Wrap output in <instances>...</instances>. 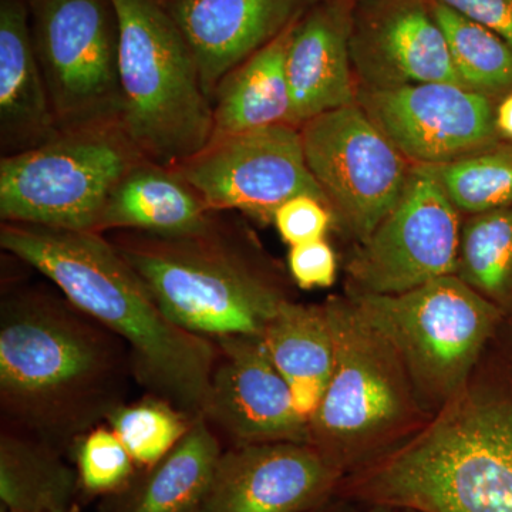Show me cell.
Segmentation results:
<instances>
[{"label":"cell","instance_id":"obj_1","mask_svg":"<svg viewBox=\"0 0 512 512\" xmlns=\"http://www.w3.org/2000/svg\"><path fill=\"white\" fill-rule=\"evenodd\" d=\"M133 382L126 343L55 285L3 288L2 426L73 453L82 437L127 403Z\"/></svg>","mask_w":512,"mask_h":512},{"label":"cell","instance_id":"obj_2","mask_svg":"<svg viewBox=\"0 0 512 512\" xmlns=\"http://www.w3.org/2000/svg\"><path fill=\"white\" fill-rule=\"evenodd\" d=\"M0 248L119 336L144 392L174 404L192 421L204 417L217 343L167 318L106 234L2 222Z\"/></svg>","mask_w":512,"mask_h":512},{"label":"cell","instance_id":"obj_3","mask_svg":"<svg viewBox=\"0 0 512 512\" xmlns=\"http://www.w3.org/2000/svg\"><path fill=\"white\" fill-rule=\"evenodd\" d=\"M235 212L212 211L190 231L109 232L175 325L204 338L262 336L289 301L284 276Z\"/></svg>","mask_w":512,"mask_h":512},{"label":"cell","instance_id":"obj_4","mask_svg":"<svg viewBox=\"0 0 512 512\" xmlns=\"http://www.w3.org/2000/svg\"><path fill=\"white\" fill-rule=\"evenodd\" d=\"M343 491L397 511L512 512V400L466 390Z\"/></svg>","mask_w":512,"mask_h":512},{"label":"cell","instance_id":"obj_5","mask_svg":"<svg viewBox=\"0 0 512 512\" xmlns=\"http://www.w3.org/2000/svg\"><path fill=\"white\" fill-rule=\"evenodd\" d=\"M323 308L335 359L309 431L312 446L348 474L406 440L426 413L396 350L355 302L330 296Z\"/></svg>","mask_w":512,"mask_h":512},{"label":"cell","instance_id":"obj_6","mask_svg":"<svg viewBox=\"0 0 512 512\" xmlns=\"http://www.w3.org/2000/svg\"><path fill=\"white\" fill-rule=\"evenodd\" d=\"M111 3L120 32L121 127L144 157L174 167L214 136L194 55L160 0Z\"/></svg>","mask_w":512,"mask_h":512},{"label":"cell","instance_id":"obj_7","mask_svg":"<svg viewBox=\"0 0 512 512\" xmlns=\"http://www.w3.org/2000/svg\"><path fill=\"white\" fill-rule=\"evenodd\" d=\"M346 295L396 350L417 402L429 414L466 392L504 315L457 275L397 295Z\"/></svg>","mask_w":512,"mask_h":512},{"label":"cell","instance_id":"obj_8","mask_svg":"<svg viewBox=\"0 0 512 512\" xmlns=\"http://www.w3.org/2000/svg\"><path fill=\"white\" fill-rule=\"evenodd\" d=\"M141 158L121 124L60 130L0 157V221L99 232L110 192Z\"/></svg>","mask_w":512,"mask_h":512},{"label":"cell","instance_id":"obj_9","mask_svg":"<svg viewBox=\"0 0 512 512\" xmlns=\"http://www.w3.org/2000/svg\"><path fill=\"white\" fill-rule=\"evenodd\" d=\"M60 130L121 124L119 20L111 0H28Z\"/></svg>","mask_w":512,"mask_h":512},{"label":"cell","instance_id":"obj_10","mask_svg":"<svg viewBox=\"0 0 512 512\" xmlns=\"http://www.w3.org/2000/svg\"><path fill=\"white\" fill-rule=\"evenodd\" d=\"M299 130L332 228L360 244L396 207L412 164L357 103L306 121Z\"/></svg>","mask_w":512,"mask_h":512},{"label":"cell","instance_id":"obj_11","mask_svg":"<svg viewBox=\"0 0 512 512\" xmlns=\"http://www.w3.org/2000/svg\"><path fill=\"white\" fill-rule=\"evenodd\" d=\"M460 215L433 170L412 164L396 207L350 252L346 293L397 295L456 275Z\"/></svg>","mask_w":512,"mask_h":512},{"label":"cell","instance_id":"obj_12","mask_svg":"<svg viewBox=\"0 0 512 512\" xmlns=\"http://www.w3.org/2000/svg\"><path fill=\"white\" fill-rule=\"evenodd\" d=\"M212 211L235 212L272 224L276 210L298 195L325 202L303 151L301 130L278 124L211 138L174 165Z\"/></svg>","mask_w":512,"mask_h":512},{"label":"cell","instance_id":"obj_13","mask_svg":"<svg viewBox=\"0 0 512 512\" xmlns=\"http://www.w3.org/2000/svg\"><path fill=\"white\" fill-rule=\"evenodd\" d=\"M357 104L410 164L437 167L503 140L498 101L451 83L357 90Z\"/></svg>","mask_w":512,"mask_h":512},{"label":"cell","instance_id":"obj_14","mask_svg":"<svg viewBox=\"0 0 512 512\" xmlns=\"http://www.w3.org/2000/svg\"><path fill=\"white\" fill-rule=\"evenodd\" d=\"M349 50L357 90L464 87L430 0H355Z\"/></svg>","mask_w":512,"mask_h":512},{"label":"cell","instance_id":"obj_15","mask_svg":"<svg viewBox=\"0 0 512 512\" xmlns=\"http://www.w3.org/2000/svg\"><path fill=\"white\" fill-rule=\"evenodd\" d=\"M218 357L204 419L228 447L248 444H311L308 421L296 413L288 383L262 336L214 340Z\"/></svg>","mask_w":512,"mask_h":512},{"label":"cell","instance_id":"obj_16","mask_svg":"<svg viewBox=\"0 0 512 512\" xmlns=\"http://www.w3.org/2000/svg\"><path fill=\"white\" fill-rule=\"evenodd\" d=\"M345 477L312 444L227 447L200 512H308L329 501Z\"/></svg>","mask_w":512,"mask_h":512},{"label":"cell","instance_id":"obj_17","mask_svg":"<svg viewBox=\"0 0 512 512\" xmlns=\"http://www.w3.org/2000/svg\"><path fill=\"white\" fill-rule=\"evenodd\" d=\"M190 46L205 96L319 0H160Z\"/></svg>","mask_w":512,"mask_h":512},{"label":"cell","instance_id":"obj_18","mask_svg":"<svg viewBox=\"0 0 512 512\" xmlns=\"http://www.w3.org/2000/svg\"><path fill=\"white\" fill-rule=\"evenodd\" d=\"M353 5L355 0H319L296 23L285 66L292 126L357 103L349 50Z\"/></svg>","mask_w":512,"mask_h":512},{"label":"cell","instance_id":"obj_19","mask_svg":"<svg viewBox=\"0 0 512 512\" xmlns=\"http://www.w3.org/2000/svg\"><path fill=\"white\" fill-rule=\"evenodd\" d=\"M59 131L33 45L28 0H0V157L42 146Z\"/></svg>","mask_w":512,"mask_h":512},{"label":"cell","instance_id":"obj_20","mask_svg":"<svg viewBox=\"0 0 512 512\" xmlns=\"http://www.w3.org/2000/svg\"><path fill=\"white\" fill-rule=\"evenodd\" d=\"M224 444L204 417L156 466L140 470L101 512H198Z\"/></svg>","mask_w":512,"mask_h":512},{"label":"cell","instance_id":"obj_21","mask_svg":"<svg viewBox=\"0 0 512 512\" xmlns=\"http://www.w3.org/2000/svg\"><path fill=\"white\" fill-rule=\"evenodd\" d=\"M212 210L173 167L141 158L110 192L99 224L100 234L113 231H190Z\"/></svg>","mask_w":512,"mask_h":512},{"label":"cell","instance_id":"obj_22","mask_svg":"<svg viewBox=\"0 0 512 512\" xmlns=\"http://www.w3.org/2000/svg\"><path fill=\"white\" fill-rule=\"evenodd\" d=\"M262 339L288 383L296 413L309 423L325 396L335 359L325 308L289 299L269 320Z\"/></svg>","mask_w":512,"mask_h":512},{"label":"cell","instance_id":"obj_23","mask_svg":"<svg viewBox=\"0 0 512 512\" xmlns=\"http://www.w3.org/2000/svg\"><path fill=\"white\" fill-rule=\"evenodd\" d=\"M296 23L231 70L218 84L211 100L212 138L291 124V97L285 66Z\"/></svg>","mask_w":512,"mask_h":512},{"label":"cell","instance_id":"obj_24","mask_svg":"<svg viewBox=\"0 0 512 512\" xmlns=\"http://www.w3.org/2000/svg\"><path fill=\"white\" fill-rule=\"evenodd\" d=\"M76 467L62 451L32 434L0 429V501L9 512H52L74 507Z\"/></svg>","mask_w":512,"mask_h":512},{"label":"cell","instance_id":"obj_25","mask_svg":"<svg viewBox=\"0 0 512 512\" xmlns=\"http://www.w3.org/2000/svg\"><path fill=\"white\" fill-rule=\"evenodd\" d=\"M456 275L504 315L512 313V205L467 217Z\"/></svg>","mask_w":512,"mask_h":512},{"label":"cell","instance_id":"obj_26","mask_svg":"<svg viewBox=\"0 0 512 512\" xmlns=\"http://www.w3.org/2000/svg\"><path fill=\"white\" fill-rule=\"evenodd\" d=\"M430 5L463 86L495 101L512 93V47L440 0Z\"/></svg>","mask_w":512,"mask_h":512},{"label":"cell","instance_id":"obj_27","mask_svg":"<svg viewBox=\"0 0 512 512\" xmlns=\"http://www.w3.org/2000/svg\"><path fill=\"white\" fill-rule=\"evenodd\" d=\"M460 214H483L512 205V141L430 167Z\"/></svg>","mask_w":512,"mask_h":512},{"label":"cell","instance_id":"obj_28","mask_svg":"<svg viewBox=\"0 0 512 512\" xmlns=\"http://www.w3.org/2000/svg\"><path fill=\"white\" fill-rule=\"evenodd\" d=\"M192 423L174 404L147 393L137 402L121 404L106 420L138 470L163 460L183 440Z\"/></svg>","mask_w":512,"mask_h":512},{"label":"cell","instance_id":"obj_29","mask_svg":"<svg viewBox=\"0 0 512 512\" xmlns=\"http://www.w3.org/2000/svg\"><path fill=\"white\" fill-rule=\"evenodd\" d=\"M73 454L80 488L90 495L120 493L138 471L127 448L107 424L82 437Z\"/></svg>","mask_w":512,"mask_h":512},{"label":"cell","instance_id":"obj_30","mask_svg":"<svg viewBox=\"0 0 512 512\" xmlns=\"http://www.w3.org/2000/svg\"><path fill=\"white\" fill-rule=\"evenodd\" d=\"M289 247L325 239L333 227L332 212L325 202L312 195H298L276 210L274 222Z\"/></svg>","mask_w":512,"mask_h":512},{"label":"cell","instance_id":"obj_31","mask_svg":"<svg viewBox=\"0 0 512 512\" xmlns=\"http://www.w3.org/2000/svg\"><path fill=\"white\" fill-rule=\"evenodd\" d=\"M289 275L301 289L329 288L335 284L338 261L326 239L289 249Z\"/></svg>","mask_w":512,"mask_h":512},{"label":"cell","instance_id":"obj_32","mask_svg":"<svg viewBox=\"0 0 512 512\" xmlns=\"http://www.w3.org/2000/svg\"><path fill=\"white\" fill-rule=\"evenodd\" d=\"M500 36L512 47V0H440Z\"/></svg>","mask_w":512,"mask_h":512},{"label":"cell","instance_id":"obj_33","mask_svg":"<svg viewBox=\"0 0 512 512\" xmlns=\"http://www.w3.org/2000/svg\"><path fill=\"white\" fill-rule=\"evenodd\" d=\"M495 124L500 137L512 141V93L498 101L495 107Z\"/></svg>","mask_w":512,"mask_h":512},{"label":"cell","instance_id":"obj_34","mask_svg":"<svg viewBox=\"0 0 512 512\" xmlns=\"http://www.w3.org/2000/svg\"><path fill=\"white\" fill-rule=\"evenodd\" d=\"M308 512H352V508L349 507L348 503L329 500Z\"/></svg>","mask_w":512,"mask_h":512},{"label":"cell","instance_id":"obj_35","mask_svg":"<svg viewBox=\"0 0 512 512\" xmlns=\"http://www.w3.org/2000/svg\"><path fill=\"white\" fill-rule=\"evenodd\" d=\"M367 512H397V510H393V508L390 507H384V505H372V508Z\"/></svg>","mask_w":512,"mask_h":512},{"label":"cell","instance_id":"obj_36","mask_svg":"<svg viewBox=\"0 0 512 512\" xmlns=\"http://www.w3.org/2000/svg\"><path fill=\"white\" fill-rule=\"evenodd\" d=\"M2 512H9V511L2 510ZM52 512H77V508L72 507V508H67V510H59V511H52Z\"/></svg>","mask_w":512,"mask_h":512},{"label":"cell","instance_id":"obj_37","mask_svg":"<svg viewBox=\"0 0 512 512\" xmlns=\"http://www.w3.org/2000/svg\"><path fill=\"white\" fill-rule=\"evenodd\" d=\"M198 512H200V511H198Z\"/></svg>","mask_w":512,"mask_h":512}]
</instances>
